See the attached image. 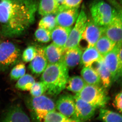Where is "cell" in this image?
<instances>
[{"label": "cell", "instance_id": "6da1fadb", "mask_svg": "<svg viewBox=\"0 0 122 122\" xmlns=\"http://www.w3.org/2000/svg\"><path fill=\"white\" fill-rule=\"evenodd\" d=\"M37 0H1V33L5 37L19 36L26 32L35 20Z\"/></svg>", "mask_w": 122, "mask_h": 122}, {"label": "cell", "instance_id": "7a4b0ae2", "mask_svg": "<svg viewBox=\"0 0 122 122\" xmlns=\"http://www.w3.org/2000/svg\"><path fill=\"white\" fill-rule=\"evenodd\" d=\"M69 69L62 61L48 64L42 72L41 80L49 94L57 96L66 88L69 79Z\"/></svg>", "mask_w": 122, "mask_h": 122}, {"label": "cell", "instance_id": "3957f363", "mask_svg": "<svg viewBox=\"0 0 122 122\" xmlns=\"http://www.w3.org/2000/svg\"><path fill=\"white\" fill-rule=\"evenodd\" d=\"M92 19L98 25L105 26L111 22L118 12L103 0H94L90 5Z\"/></svg>", "mask_w": 122, "mask_h": 122}, {"label": "cell", "instance_id": "277c9868", "mask_svg": "<svg viewBox=\"0 0 122 122\" xmlns=\"http://www.w3.org/2000/svg\"><path fill=\"white\" fill-rule=\"evenodd\" d=\"M76 95L96 108L104 107L109 99L106 92L99 85L86 84Z\"/></svg>", "mask_w": 122, "mask_h": 122}, {"label": "cell", "instance_id": "5b68a950", "mask_svg": "<svg viewBox=\"0 0 122 122\" xmlns=\"http://www.w3.org/2000/svg\"><path fill=\"white\" fill-rule=\"evenodd\" d=\"M87 21V15L85 11L81 10L77 18L75 25L71 30L63 48L64 54L71 49L79 45Z\"/></svg>", "mask_w": 122, "mask_h": 122}, {"label": "cell", "instance_id": "8992f818", "mask_svg": "<svg viewBox=\"0 0 122 122\" xmlns=\"http://www.w3.org/2000/svg\"><path fill=\"white\" fill-rule=\"evenodd\" d=\"M31 105L37 118L40 121L43 120L48 113L55 110L56 109V105L53 100L43 95L33 97Z\"/></svg>", "mask_w": 122, "mask_h": 122}, {"label": "cell", "instance_id": "52a82bcc", "mask_svg": "<svg viewBox=\"0 0 122 122\" xmlns=\"http://www.w3.org/2000/svg\"><path fill=\"white\" fill-rule=\"evenodd\" d=\"M20 49L9 42L0 43V65L9 66L15 63L20 55Z\"/></svg>", "mask_w": 122, "mask_h": 122}, {"label": "cell", "instance_id": "ba28073f", "mask_svg": "<svg viewBox=\"0 0 122 122\" xmlns=\"http://www.w3.org/2000/svg\"><path fill=\"white\" fill-rule=\"evenodd\" d=\"M104 29V26L98 25L93 19L87 21L81 39L87 42V48L94 46L98 40L103 35Z\"/></svg>", "mask_w": 122, "mask_h": 122}, {"label": "cell", "instance_id": "9c48e42d", "mask_svg": "<svg viewBox=\"0 0 122 122\" xmlns=\"http://www.w3.org/2000/svg\"><path fill=\"white\" fill-rule=\"evenodd\" d=\"M75 102V112L72 118L76 122L86 121L94 115L96 108L78 96H74Z\"/></svg>", "mask_w": 122, "mask_h": 122}, {"label": "cell", "instance_id": "30bf717a", "mask_svg": "<svg viewBox=\"0 0 122 122\" xmlns=\"http://www.w3.org/2000/svg\"><path fill=\"white\" fill-rule=\"evenodd\" d=\"M103 34L116 44L122 43V13L118 12L108 25L104 26Z\"/></svg>", "mask_w": 122, "mask_h": 122}, {"label": "cell", "instance_id": "8fae6325", "mask_svg": "<svg viewBox=\"0 0 122 122\" xmlns=\"http://www.w3.org/2000/svg\"><path fill=\"white\" fill-rule=\"evenodd\" d=\"M122 43L116 44L113 50L103 56L105 65L110 72L112 81L119 76L118 51Z\"/></svg>", "mask_w": 122, "mask_h": 122}, {"label": "cell", "instance_id": "7c38bea8", "mask_svg": "<svg viewBox=\"0 0 122 122\" xmlns=\"http://www.w3.org/2000/svg\"><path fill=\"white\" fill-rule=\"evenodd\" d=\"M55 17L57 25L72 27L79 14V8L68 9L58 11Z\"/></svg>", "mask_w": 122, "mask_h": 122}, {"label": "cell", "instance_id": "4fadbf2b", "mask_svg": "<svg viewBox=\"0 0 122 122\" xmlns=\"http://www.w3.org/2000/svg\"><path fill=\"white\" fill-rule=\"evenodd\" d=\"M55 105L56 108L60 113L67 117L72 118L75 112L74 96L70 95H62L57 100Z\"/></svg>", "mask_w": 122, "mask_h": 122}, {"label": "cell", "instance_id": "5bb4252c", "mask_svg": "<svg viewBox=\"0 0 122 122\" xmlns=\"http://www.w3.org/2000/svg\"><path fill=\"white\" fill-rule=\"evenodd\" d=\"M36 49V54L30 61L29 68L33 74L40 75L44 72L48 63L43 48H37Z\"/></svg>", "mask_w": 122, "mask_h": 122}, {"label": "cell", "instance_id": "9a60e30c", "mask_svg": "<svg viewBox=\"0 0 122 122\" xmlns=\"http://www.w3.org/2000/svg\"><path fill=\"white\" fill-rule=\"evenodd\" d=\"M30 118L19 106H14L8 110L1 119L3 122H29Z\"/></svg>", "mask_w": 122, "mask_h": 122}, {"label": "cell", "instance_id": "2e32d148", "mask_svg": "<svg viewBox=\"0 0 122 122\" xmlns=\"http://www.w3.org/2000/svg\"><path fill=\"white\" fill-rule=\"evenodd\" d=\"M82 52L78 46L72 48L65 53L61 61L68 69L74 68L81 62Z\"/></svg>", "mask_w": 122, "mask_h": 122}, {"label": "cell", "instance_id": "e0dca14e", "mask_svg": "<svg viewBox=\"0 0 122 122\" xmlns=\"http://www.w3.org/2000/svg\"><path fill=\"white\" fill-rule=\"evenodd\" d=\"M72 29V27L57 25L51 31V39L53 43L63 49Z\"/></svg>", "mask_w": 122, "mask_h": 122}, {"label": "cell", "instance_id": "ac0fdd59", "mask_svg": "<svg viewBox=\"0 0 122 122\" xmlns=\"http://www.w3.org/2000/svg\"><path fill=\"white\" fill-rule=\"evenodd\" d=\"M48 64L61 61L64 53L63 49L53 43L43 48Z\"/></svg>", "mask_w": 122, "mask_h": 122}, {"label": "cell", "instance_id": "d6986e66", "mask_svg": "<svg viewBox=\"0 0 122 122\" xmlns=\"http://www.w3.org/2000/svg\"><path fill=\"white\" fill-rule=\"evenodd\" d=\"M102 58L95 46L90 47L86 48L82 52L80 62L84 67L91 66Z\"/></svg>", "mask_w": 122, "mask_h": 122}, {"label": "cell", "instance_id": "ffe728a7", "mask_svg": "<svg viewBox=\"0 0 122 122\" xmlns=\"http://www.w3.org/2000/svg\"><path fill=\"white\" fill-rule=\"evenodd\" d=\"M96 62V67L95 69L99 75L101 82L105 88L109 87L111 85L112 78L110 72L105 65L103 58Z\"/></svg>", "mask_w": 122, "mask_h": 122}, {"label": "cell", "instance_id": "44dd1931", "mask_svg": "<svg viewBox=\"0 0 122 122\" xmlns=\"http://www.w3.org/2000/svg\"><path fill=\"white\" fill-rule=\"evenodd\" d=\"M81 74L82 78L86 84L100 85L101 81L99 75L95 69L92 66L83 67Z\"/></svg>", "mask_w": 122, "mask_h": 122}, {"label": "cell", "instance_id": "7402d4cb", "mask_svg": "<svg viewBox=\"0 0 122 122\" xmlns=\"http://www.w3.org/2000/svg\"><path fill=\"white\" fill-rule=\"evenodd\" d=\"M59 7L56 0H40L38 8L39 14L44 16L56 14Z\"/></svg>", "mask_w": 122, "mask_h": 122}, {"label": "cell", "instance_id": "603a6c76", "mask_svg": "<svg viewBox=\"0 0 122 122\" xmlns=\"http://www.w3.org/2000/svg\"><path fill=\"white\" fill-rule=\"evenodd\" d=\"M116 45L114 42L103 34L98 40L94 46L103 57L113 50Z\"/></svg>", "mask_w": 122, "mask_h": 122}, {"label": "cell", "instance_id": "cb8c5ba5", "mask_svg": "<svg viewBox=\"0 0 122 122\" xmlns=\"http://www.w3.org/2000/svg\"><path fill=\"white\" fill-rule=\"evenodd\" d=\"M86 84L82 77L74 76L69 77L66 87L68 90L77 94L82 90Z\"/></svg>", "mask_w": 122, "mask_h": 122}, {"label": "cell", "instance_id": "d4e9b609", "mask_svg": "<svg viewBox=\"0 0 122 122\" xmlns=\"http://www.w3.org/2000/svg\"><path fill=\"white\" fill-rule=\"evenodd\" d=\"M98 119L105 122H122L121 115L107 109H101Z\"/></svg>", "mask_w": 122, "mask_h": 122}, {"label": "cell", "instance_id": "484cf974", "mask_svg": "<svg viewBox=\"0 0 122 122\" xmlns=\"http://www.w3.org/2000/svg\"><path fill=\"white\" fill-rule=\"evenodd\" d=\"M35 82V79L32 75L29 74H25L18 79L15 87L21 90L30 91Z\"/></svg>", "mask_w": 122, "mask_h": 122}, {"label": "cell", "instance_id": "4316f807", "mask_svg": "<svg viewBox=\"0 0 122 122\" xmlns=\"http://www.w3.org/2000/svg\"><path fill=\"white\" fill-rule=\"evenodd\" d=\"M43 120L45 122H77L74 119L67 117L60 112H57L55 110L48 113Z\"/></svg>", "mask_w": 122, "mask_h": 122}, {"label": "cell", "instance_id": "83f0119b", "mask_svg": "<svg viewBox=\"0 0 122 122\" xmlns=\"http://www.w3.org/2000/svg\"><path fill=\"white\" fill-rule=\"evenodd\" d=\"M57 26L55 17L53 14L44 16L39 21L38 27L50 30L51 32Z\"/></svg>", "mask_w": 122, "mask_h": 122}, {"label": "cell", "instance_id": "f1b7e54d", "mask_svg": "<svg viewBox=\"0 0 122 122\" xmlns=\"http://www.w3.org/2000/svg\"><path fill=\"white\" fill-rule=\"evenodd\" d=\"M26 72L25 66L23 63L17 64L11 70L10 76L11 79L18 80L25 74Z\"/></svg>", "mask_w": 122, "mask_h": 122}, {"label": "cell", "instance_id": "f546056e", "mask_svg": "<svg viewBox=\"0 0 122 122\" xmlns=\"http://www.w3.org/2000/svg\"><path fill=\"white\" fill-rule=\"evenodd\" d=\"M35 36L38 41L47 43L51 39V32L45 29L38 28L35 31Z\"/></svg>", "mask_w": 122, "mask_h": 122}, {"label": "cell", "instance_id": "4dcf8cb0", "mask_svg": "<svg viewBox=\"0 0 122 122\" xmlns=\"http://www.w3.org/2000/svg\"><path fill=\"white\" fill-rule=\"evenodd\" d=\"M30 93L33 97H37L43 95L46 92L45 86L42 82H35L30 90Z\"/></svg>", "mask_w": 122, "mask_h": 122}, {"label": "cell", "instance_id": "1f68e13d", "mask_svg": "<svg viewBox=\"0 0 122 122\" xmlns=\"http://www.w3.org/2000/svg\"><path fill=\"white\" fill-rule=\"evenodd\" d=\"M36 48L33 46H30L25 49L22 55V60L25 62L31 61L36 54Z\"/></svg>", "mask_w": 122, "mask_h": 122}, {"label": "cell", "instance_id": "d6a6232c", "mask_svg": "<svg viewBox=\"0 0 122 122\" xmlns=\"http://www.w3.org/2000/svg\"><path fill=\"white\" fill-rule=\"evenodd\" d=\"M82 0H64L63 4L59 6L58 12L66 9L79 8Z\"/></svg>", "mask_w": 122, "mask_h": 122}, {"label": "cell", "instance_id": "836d02e7", "mask_svg": "<svg viewBox=\"0 0 122 122\" xmlns=\"http://www.w3.org/2000/svg\"><path fill=\"white\" fill-rule=\"evenodd\" d=\"M122 93L121 92L116 95L113 102L114 106L121 113L122 111Z\"/></svg>", "mask_w": 122, "mask_h": 122}, {"label": "cell", "instance_id": "e575fe53", "mask_svg": "<svg viewBox=\"0 0 122 122\" xmlns=\"http://www.w3.org/2000/svg\"><path fill=\"white\" fill-rule=\"evenodd\" d=\"M57 2L58 3L59 6H61L63 4V2H64V0H56Z\"/></svg>", "mask_w": 122, "mask_h": 122}, {"label": "cell", "instance_id": "d590c367", "mask_svg": "<svg viewBox=\"0 0 122 122\" xmlns=\"http://www.w3.org/2000/svg\"></svg>", "mask_w": 122, "mask_h": 122}]
</instances>
